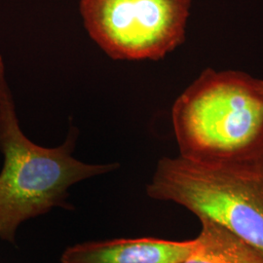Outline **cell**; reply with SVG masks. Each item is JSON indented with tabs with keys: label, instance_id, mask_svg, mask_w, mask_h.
Listing matches in <instances>:
<instances>
[{
	"label": "cell",
	"instance_id": "obj_1",
	"mask_svg": "<svg viewBox=\"0 0 263 263\" xmlns=\"http://www.w3.org/2000/svg\"><path fill=\"white\" fill-rule=\"evenodd\" d=\"M79 132L70 128L57 147H43L23 133L0 56V239L14 244L19 226L54 208L71 210L68 189L79 181L119 168L118 163L87 164L72 156Z\"/></svg>",
	"mask_w": 263,
	"mask_h": 263
},
{
	"label": "cell",
	"instance_id": "obj_2",
	"mask_svg": "<svg viewBox=\"0 0 263 263\" xmlns=\"http://www.w3.org/2000/svg\"><path fill=\"white\" fill-rule=\"evenodd\" d=\"M180 156L201 162L263 152V80L242 71L205 69L172 109Z\"/></svg>",
	"mask_w": 263,
	"mask_h": 263
},
{
	"label": "cell",
	"instance_id": "obj_3",
	"mask_svg": "<svg viewBox=\"0 0 263 263\" xmlns=\"http://www.w3.org/2000/svg\"><path fill=\"white\" fill-rule=\"evenodd\" d=\"M146 193L215 221L263 253V152L217 162L163 157Z\"/></svg>",
	"mask_w": 263,
	"mask_h": 263
},
{
	"label": "cell",
	"instance_id": "obj_4",
	"mask_svg": "<svg viewBox=\"0 0 263 263\" xmlns=\"http://www.w3.org/2000/svg\"><path fill=\"white\" fill-rule=\"evenodd\" d=\"M192 0H81L85 28L112 60L158 61L185 40Z\"/></svg>",
	"mask_w": 263,
	"mask_h": 263
},
{
	"label": "cell",
	"instance_id": "obj_5",
	"mask_svg": "<svg viewBox=\"0 0 263 263\" xmlns=\"http://www.w3.org/2000/svg\"><path fill=\"white\" fill-rule=\"evenodd\" d=\"M196 240L170 241L156 238L91 241L68 247L61 263H181Z\"/></svg>",
	"mask_w": 263,
	"mask_h": 263
},
{
	"label": "cell",
	"instance_id": "obj_6",
	"mask_svg": "<svg viewBox=\"0 0 263 263\" xmlns=\"http://www.w3.org/2000/svg\"><path fill=\"white\" fill-rule=\"evenodd\" d=\"M192 253L181 263H263V253L226 227L202 218Z\"/></svg>",
	"mask_w": 263,
	"mask_h": 263
}]
</instances>
